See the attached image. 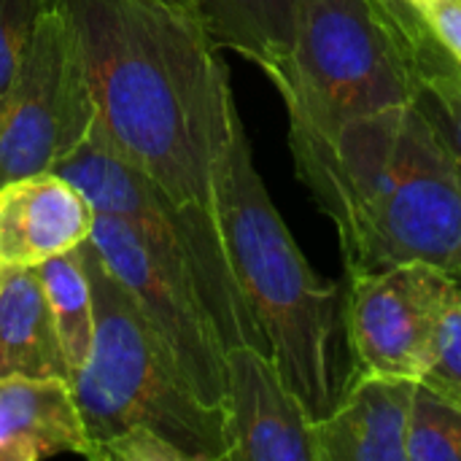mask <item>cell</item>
<instances>
[{"label":"cell","instance_id":"cell-1","mask_svg":"<svg viewBox=\"0 0 461 461\" xmlns=\"http://www.w3.org/2000/svg\"><path fill=\"white\" fill-rule=\"evenodd\" d=\"M73 22L97 124L186 216L221 240L213 167L230 70L189 0H51ZM224 243V240H221Z\"/></svg>","mask_w":461,"mask_h":461},{"label":"cell","instance_id":"cell-2","mask_svg":"<svg viewBox=\"0 0 461 461\" xmlns=\"http://www.w3.org/2000/svg\"><path fill=\"white\" fill-rule=\"evenodd\" d=\"M289 149L348 276L427 262L461 286V170L413 103L348 122L335 140L289 124Z\"/></svg>","mask_w":461,"mask_h":461},{"label":"cell","instance_id":"cell-3","mask_svg":"<svg viewBox=\"0 0 461 461\" xmlns=\"http://www.w3.org/2000/svg\"><path fill=\"white\" fill-rule=\"evenodd\" d=\"M213 200L227 259L276 367L308 416L324 419L354 381L346 294L313 273L276 211L235 100L213 167Z\"/></svg>","mask_w":461,"mask_h":461},{"label":"cell","instance_id":"cell-4","mask_svg":"<svg viewBox=\"0 0 461 461\" xmlns=\"http://www.w3.org/2000/svg\"><path fill=\"white\" fill-rule=\"evenodd\" d=\"M81 254L95 297V346L86 365L70 375V389L89 451L143 424L170 440L186 461H227V408L197 397L92 240L81 243Z\"/></svg>","mask_w":461,"mask_h":461},{"label":"cell","instance_id":"cell-5","mask_svg":"<svg viewBox=\"0 0 461 461\" xmlns=\"http://www.w3.org/2000/svg\"><path fill=\"white\" fill-rule=\"evenodd\" d=\"M270 81L289 124L324 140L348 122L411 105L416 78L400 0H297L292 54Z\"/></svg>","mask_w":461,"mask_h":461},{"label":"cell","instance_id":"cell-6","mask_svg":"<svg viewBox=\"0 0 461 461\" xmlns=\"http://www.w3.org/2000/svg\"><path fill=\"white\" fill-rule=\"evenodd\" d=\"M95 208L127 221L154 259L186 276L203 297L224 348L254 346L270 354V346L240 292L221 240L197 232L170 197L138 170L95 124L84 140L54 167Z\"/></svg>","mask_w":461,"mask_h":461},{"label":"cell","instance_id":"cell-7","mask_svg":"<svg viewBox=\"0 0 461 461\" xmlns=\"http://www.w3.org/2000/svg\"><path fill=\"white\" fill-rule=\"evenodd\" d=\"M97 105L73 22L49 5L16 78L0 97V186L59 165L95 124Z\"/></svg>","mask_w":461,"mask_h":461},{"label":"cell","instance_id":"cell-8","mask_svg":"<svg viewBox=\"0 0 461 461\" xmlns=\"http://www.w3.org/2000/svg\"><path fill=\"white\" fill-rule=\"evenodd\" d=\"M461 286L440 267L405 262L348 276L346 338L357 375L419 381Z\"/></svg>","mask_w":461,"mask_h":461},{"label":"cell","instance_id":"cell-9","mask_svg":"<svg viewBox=\"0 0 461 461\" xmlns=\"http://www.w3.org/2000/svg\"><path fill=\"white\" fill-rule=\"evenodd\" d=\"M89 240L162 338L197 397L227 408V348L194 284L162 267L135 230L111 213H95Z\"/></svg>","mask_w":461,"mask_h":461},{"label":"cell","instance_id":"cell-10","mask_svg":"<svg viewBox=\"0 0 461 461\" xmlns=\"http://www.w3.org/2000/svg\"><path fill=\"white\" fill-rule=\"evenodd\" d=\"M311 421L270 354L227 348V461H313Z\"/></svg>","mask_w":461,"mask_h":461},{"label":"cell","instance_id":"cell-11","mask_svg":"<svg viewBox=\"0 0 461 461\" xmlns=\"http://www.w3.org/2000/svg\"><path fill=\"white\" fill-rule=\"evenodd\" d=\"M95 208L59 173H32L0 186V267H38L89 240Z\"/></svg>","mask_w":461,"mask_h":461},{"label":"cell","instance_id":"cell-12","mask_svg":"<svg viewBox=\"0 0 461 461\" xmlns=\"http://www.w3.org/2000/svg\"><path fill=\"white\" fill-rule=\"evenodd\" d=\"M416 384L392 375H357L332 413L311 421L313 461H408Z\"/></svg>","mask_w":461,"mask_h":461},{"label":"cell","instance_id":"cell-13","mask_svg":"<svg viewBox=\"0 0 461 461\" xmlns=\"http://www.w3.org/2000/svg\"><path fill=\"white\" fill-rule=\"evenodd\" d=\"M89 440L68 378L0 381V461L86 456Z\"/></svg>","mask_w":461,"mask_h":461},{"label":"cell","instance_id":"cell-14","mask_svg":"<svg viewBox=\"0 0 461 461\" xmlns=\"http://www.w3.org/2000/svg\"><path fill=\"white\" fill-rule=\"evenodd\" d=\"M68 378L54 313L35 267H3L0 278V381Z\"/></svg>","mask_w":461,"mask_h":461},{"label":"cell","instance_id":"cell-15","mask_svg":"<svg viewBox=\"0 0 461 461\" xmlns=\"http://www.w3.org/2000/svg\"><path fill=\"white\" fill-rule=\"evenodd\" d=\"M216 49H232L278 76L292 54L297 0H189Z\"/></svg>","mask_w":461,"mask_h":461},{"label":"cell","instance_id":"cell-16","mask_svg":"<svg viewBox=\"0 0 461 461\" xmlns=\"http://www.w3.org/2000/svg\"><path fill=\"white\" fill-rule=\"evenodd\" d=\"M413 62V105L424 113L435 135L461 170V65L432 35L413 3L400 0Z\"/></svg>","mask_w":461,"mask_h":461},{"label":"cell","instance_id":"cell-17","mask_svg":"<svg viewBox=\"0 0 461 461\" xmlns=\"http://www.w3.org/2000/svg\"><path fill=\"white\" fill-rule=\"evenodd\" d=\"M35 270L43 281V292L54 313L59 346L73 375L78 367L86 365L95 346V297H92V284H89L81 246L46 259Z\"/></svg>","mask_w":461,"mask_h":461},{"label":"cell","instance_id":"cell-18","mask_svg":"<svg viewBox=\"0 0 461 461\" xmlns=\"http://www.w3.org/2000/svg\"><path fill=\"white\" fill-rule=\"evenodd\" d=\"M408 461H461V405L421 384L411 402Z\"/></svg>","mask_w":461,"mask_h":461},{"label":"cell","instance_id":"cell-19","mask_svg":"<svg viewBox=\"0 0 461 461\" xmlns=\"http://www.w3.org/2000/svg\"><path fill=\"white\" fill-rule=\"evenodd\" d=\"M49 5L51 0H0V97L16 78L35 24Z\"/></svg>","mask_w":461,"mask_h":461},{"label":"cell","instance_id":"cell-20","mask_svg":"<svg viewBox=\"0 0 461 461\" xmlns=\"http://www.w3.org/2000/svg\"><path fill=\"white\" fill-rule=\"evenodd\" d=\"M419 384L461 405V297L446 313V321L435 340L432 359Z\"/></svg>","mask_w":461,"mask_h":461},{"label":"cell","instance_id":"cell-21","mask_svg":"<svg viewBox=\"0 0 461 461\" xmlns=\"http://www.w3.org/2000/svg\"><path fill=\"white\" fill-rule=\"evenodd\" d=\"M86 459L92 461H186V456L170 443L165 440L159 432H154L151 427L135 424L127 427L124 432L92 446V451L86 454Z\"/></svg>","mask_w":461,"mask_h":461},{"label":"cell","instance_id":"cell-22","mask_svg":"<svg viewBox=\"0 0 461 461\" xmlns=\"http://www.w3.org/2000/svg\"><path fill=\"white\" fill-rule=\"evenodd\" d=\"M432 30V35L451 51V57L461 65V0H421L413 3Z\"/></svg>","mask_w":461,"mask_h":461},{"label":"cell","instance_id":"cell-23","mask_svg":"<svg viewBox=\"0 0 461 461\" xmlns=\"http://www.w3.org/2000/svg\"><path fill=\"white\" fill-rule=\"evenodd\" d=\"M405 3H421V0H405Z\"/></svg>","mask_w":461,"mask_h":461},{"label":"cell","instance_id":"cell-24","mask_svg":"<svg viewBox=\"0 0 461 461\" xmlns=\"http://www.w3.org/2000/svg\"><path fill=\"white\" fill-rule=\"evenodd\" d=\"M0 278H3V267H0Z\"/></svg>","mask_w":461,"mask_h":461}]
</instances>
